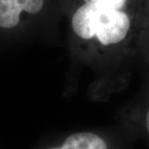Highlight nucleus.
Here are the masks:
<instances>
[{
	"instance_id": "1",
	"label": "nucleus",
	"mask_w": 149,
	"mask_h": 149,
	"mask_svg": "<svg viewBox=\"0 0 149 149\" xmlns=\"http://www.w3.org/2000/svg\"><path fill=\"white\" fill-rule=\"evenodd\" d=\"M145 0H74L70 27L81 42L101 49L126 44L145 30Z\"/></svg>"
},
{
	"instance_id": "2",
	"label": "nucleus",
	"mask_w": 149,
	"mask_h": 149,
	"mask_svg": "<svg viewBox=\"0 0 149 149\" xmlns=\"http://www.w3.org/2000/svg\"><path fill=\"white\" fill-rule=\"evenodd\" d=\"M45 0H0V29L11 30L38 15Z\"/></svg>"
},
{
	"instance_id": "3",
	"label": "nucleus",
	"mask_w": 149,
	"mask_h": 149,
	"mask_svg": "<svg viewBox=\"0 0 149 149\" xmlns=\"http://www.w3.org/2000/svg\"><path fill=\"white\" fill-rule=\"evenodd\" d=\"M50 149H108L106 142L93 133H76L66 138L61 147Z\"/></svg>"
},
{
	"instance_id": "4",
	"label": "nucleus",
	"mask_w": 149,
	"mask_h": 149,
	"mask_svg": "<svg viewBox=\"0 0 149 149\" xmlns=\"http://www.w3.org/2000/svg\"><path fill=\"white\" fill-rule=\"evenodd\" d=\"M145 123H146V129L149 133V109L146 113V119H145Z\"/></svg>"
},
{
	"instance_id": "5",
	"label": "nucleus",
	"mask_w": 149,
	"mask_h": 149,
	"mask_svg": "<svg viewBox=\"0 0 149 149\" xmlns=\"http://www.w3.org/2000/svg\"><path fill=\"white\" fill-rule=\"evenodd\" d=\"M145 30L147 31V33H148V37H149V18H148V20H147L146 26H145Z\"/></svg>"
}]
</instances>
